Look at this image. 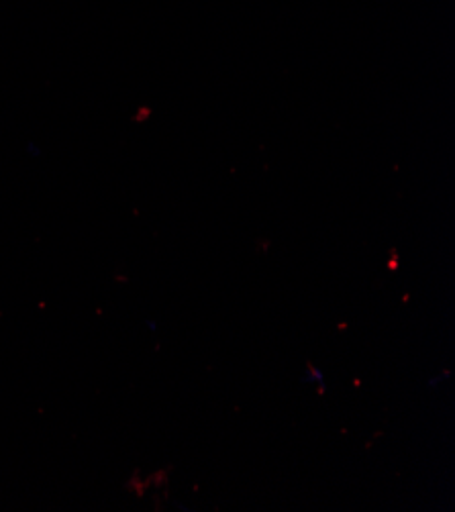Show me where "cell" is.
<instances>
[{
  "label": "cell",
  "instance_id": "obj_1",
  "mask_svg": "<svg viewBox=\"0 0 455 512\" xmlns=\"http://www.w3.org/2000/svg\"><path fill=\"white\" fill-rule=\"evenodd\" d=\"M307 382H317V384H323V372L317 370V368H311L309 366V374H307Z\"/></svg>",
  "mask_w": 455,
  "mask_h": 512
}]
</instances>
